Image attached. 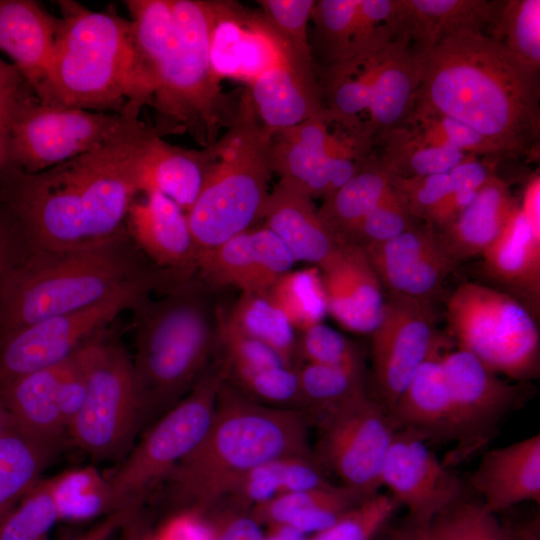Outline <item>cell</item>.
I'll list each match as a JSON object with an SVG mask.
<instances>
[{
	"instance_id": "obj_40",
	"label": "cell",
	"mask_w": 540,
	"mask_h": 540,
	"mask_svg": "<svg viewBox=\"0 0 540 540\" xmlns=\"http://www.w3.org/2000/svg\"><path fill=\"white\" fill-rule=\"evenodd\" d=\"M297 370L303 412L309 422L366 392L364 366L301 363Z\"/></svg>"
},
{
	"instance_id": "obj_62",
	"label": "cell",
	"mask_w": 540,
	"mask_h": 540,
	"mask_svg": "<svg viewBox=\"0 0 540 540\" xmlns=\"http://www.w3.org/2000/svg\"><path fill=\"white\" fill-rule=\"evenodd\" d=\"M265 540H308L305 534L288 526L269 527Z\"/></svg>"
},
{
	"instance_id": "obj_47",
	"label": "cell",
	"mask_w": 540,
	"mask_h": 540,
	"mask_svg": "<svg viewBox=\"0 0 540 540\" xmlns=\"http://www.w3.org/2000/svg\"><path fill=\"white\" fill-rule=\"evenodd\" d=\"M58 521L50 479L39 480L0 520V540H47Z\"/></svg>"
},
{
	"instance_id": "obj_53",
	"label": "cell",
	"mask_w": 540,
	"mask_h": 540,
	"mask_svg": "<svg viewBox=\"0 0 540 540\" xmlns=\"http://www.w3.org/2000/svg\"><path fill=\"white\" fill-rule=\"evenodd\" d=\"M390 177L391 184L406 199L412 216L424 222L454 191L450 171L414 178Z\"/></svg>"
},
{
	"instance_id": "obj_32",
	"label": "cell",
	"mask_w": 540,
	"mask_h": 540,
	"mask_svg": "<svg viewBox=\"0 0 540 540\" xmlns=\"http://www.w3.org/2000/svg\"><path fill=\"white\" fill-rule=\"evenodd\" d=\"M155 135L142 158L140 192H159L187 212L199 196L212 165L211 146L201 150L171 145Z\"/></svg>"
},
{
	"instance_id": "obj_28",
	"label": "cell",
	"mask_w": 540,
	"mask_h": 540,
	"mask_svg": "<svg viewBox=\"0 0 540 540\" xmlns=\"http://www.w3.org/2000/svg\"><path fill=\"white\" fill-rule=\"evenodd\" d=\"M260 220L262 226L286 245L297 262L320 267L338 246L321 221L313 199L283 181L269 192Z\"/></svg>"
},
{
	"instance_id": "obj_7",
	"label": "cell",
	"mask_w": 540,
	"mask_h": 540,
	"mask_svg": "<svg viewBox=\"0 0 540 540\" xmlns=\"http://www.w3.org/2000/svg\"><path fill=\"white\" fill-rule=\"evenodd\" d=\"M271 139L272 132L244 92L234 120L211 145L208 177L186 212L198 251L216 247L260 220L273 173Z\"/></svg>"
},
{
	"instance_id": "obj_50",
	"label": "cell",
	"mask_w": 540,
	"mask_h": 540,
	"mask_svg": "<svg viewBox=\"0 0 540 540\" xmlns=\"http://www.w3.org/2000/svg\"><path fill=\"white\" fill-rule=\"evenodd\" d=\"M398 506L391 495L377 493L308 540H373L389 524Z\"/></svg>"
},
{
	"instance_id": "obj_13",
	"label": "cell",
	"mask_w": 540,
	"mask_h": 540,
	"mask_svg": "<svg viewBox=\"0 0 540 540\" xmlns=\"http://www.w3.org/2000/svg\"><path fill=\"white\" fill-rule=\"evenodd\" d=\"M172 282L158 271L123 285L89 307L43 319L6 335L0 339V387L67 360L122 311L133 309L153 289L168 290Z\"/></svg>"
},
{
	"instance_id": "obj_9",
	"label": "cell",
	"mask_w": 540,
	"mask_h": 540,
	"mask_svg": "<svg viewBox=\"0 0 540 540\" xmlns=\"http://www.w3.org/2000/svg\"><path fill=\"white\" fill-rule=\"evenodd\" d=\"M458 347L498 375L529 382L539 374L540 338L536 318L512 295L482 284H461L446 307Z\"/></svg>"
},
{
	"instance_id": "obj_14",
	"label": "cell",
	"mask_w": 540,
	"mask_h": 540,
	"mask_svg": "<svg viewBox=\"0 0 540 540\" xmlns=\"http://www.w3.org/2000/svg\"><path fill=\"white\" fill-rule=\"evenodd\" d=\"M373 140L324 108L304 122L272 133L273 173L312 199L322 200L352 178L372 155Z\"/></svg>"
},
{
	"instance_id": "obj_16",
	"label": "cell",
	"mask_w": 540,
	"mask_h": 540,
	"mask_svg": "<svg viewBox=\"0 0 540 540\" xmlns=\"http://www.w3.org/2000/svg\"><path fill=\"white\" fill-rule=\"evenodd\" d=\"M454 422L455 448L443 461L450 467L470 458L495 436L501 421L531 397L528 382L510 383L458 347L442 353Z\"/></svg>"
},
{
	"instance_id": "obj_30",
	"label": "cell",
	"mask_w": 540,
	"mask_h": 540,
	"mask_svg": "<svg viewBox=\"0 0 540 540\" xmlns=\"http://www.w3.org/2000/svg\"><path fill=\"white\" fill-rule=\"evenodd\" d=\"M401 37L415 51L433 46L442 38L494 27L503 1L487 0H400Z\"/></svg>"
},
{
	"instance_id": "obj_20",
	"label": "cell",
	"mask_w": 540,
	"mask_h": 540,
	"mask_svg": "<svg viewBox=\"0 0 540 540\" xmlns=\"http://www.w3.org/2000/svg\"><path fill=\"white\" fill-rule=\"evenodd\" d=\"M363 250L382 287L426 302L458 263L438 230L426 222Z\"/></svg>"
},
{
	"instance_id": "obj_44",
	"label": "cell",
	"mask_w": 540,
	"mask_h": 540,
	"mask_svg": "<svg viewBox=\"0 0 540 540\" xmlns=\"http://www.w3.org/2000/svg\"><path fill=\"white\" fill-rule=\"evenodd\" d=\"M269 292L298 332L322 323L328 313L322 276L317 266L285 273Z\"/></svg>"
},
{
	"instance_id": "obj_45",
	"label": "cell",
	"mask_w": 540,
	"mask_h": 540,
	"mask_svg": "<svg viewBox=\"0 0 540 540\" xmlns=\"http://www.w3.org/2000/svg\"><path fill=\"white\" fill-rule=\"evenodd\" d=\"M426 540H510V536L482 501L462 494L432 519Z\"/></svg>"
},
{
	"instance_id": "obj_63",
	"label": "cell",
	"mask_w": 540,
	"mask_h": 540,
	"mask_svg": "<svg viewBox=\"0 0 540 540\" xmlns=\"http://www.w3.org/2000/svg\"><path fill=\"white\" fill-rule=\"evenodd\" d=\"M373 540H389V524Z\"/></svg>"
},
{
	"instance_id": "obj_10",
	"label": "cell",
	"mask_w": 540,
	"mask_h": 540,
	"mask_svg": "<svg viewBox=\"0 0 540 540\" xmlns=\"http://www.w3.org/2000/svg\"><path fill=\"white\" fill-rule=\"evenodd\" d=\"M225 380V365L218 354L191 391L134 444L110 479L117 511L141 507L148 489L164 480L201 442Z\"/></svg>"
},
{
	"instance_id": "obj_49",
	"label": "cell",
	"mask_w": 540,
	"mask_h": 540,
	"mask_svg": "<svg viewBox=\"0 0 540 540\" xmlns=\"http://www.w3.org/2000/svg\"><path fill=\"white\" fill-rule=\"evenodd\" d=\"M402 124L426 145L449 147L471 156H495L488 142L471 128L440 114L412 112Z\"/></svg>"
},
{
	"instance_id": "obj_37",
	"label": "cell",
	"mask_w": 540,
	"mask_h": 540,
	"mask_svg": "<svg viewBox=\"0 0 540 540\" xmlns=\"http://www.w3.org/2000/svg\"><path fill=\"white\" fill-rule=\"evenodd\" d=\"M224 317L239 332L275 351L287 365H300L296 330L269 289L241 292Z\"/></svg>"
},
{
	"instance_id": "obj_27",
	"label": "cell",
	"mask_w": 540,
	"mask_h": 540,
	"mask_svg": "<svg viewBox=\"0 0 540 540\" xmlns=\"http://www.w3.org/2000/svg\"><path fill=\"white\" fill-rule=\"evenodd\" d=\"M60 18L32 0H0V50L35 93L56 45Z\"/></svg>"
},
{
	"instance_id": "obj_12",
	"label": "cell",
	"mask_w": 540,
	"mask_h": 540,
	"mask_svg": "<svg viewBox=\"0 0 540 540\" xmlns=\"http://www.w3.org/2000/svg\"><path fill=\"white\" fill-rule=\"evenodd\" d=\"M141 108L125 113L47 105L32 90L18 103L9 135V164L37 173L87 153L138 121Z\"/></svg>"
},
{
	"instance_id": "obj_43",
	"label": "cell",
	"mask_w": 540,
	"mask_h": 540,
	"mask_svg": "<svg viewBox=\"0 0 540 540\" xmlns=\"http://www.w3.org/2000/svg\"><path fill=\"white\" fill-rule=\"evenodd\" d=\"M136 48L153 73L158 71L176 40V25L170 0H127Z\"/></svg>"
},
{
	"instance_id": "obj_38",
	"label": "cell",
	"mask_w": 540,
	"mask_h": 540,
	"mask_svg": "<svg viewBox=\"0 0 540 540\" xmlns=\"http://www.w3.org/2000/svg\"><path fill=\"white\" fill-rule=\"evenodd\" d=\"M377 143L381 145V154L375 157L389 175L399 178L446 173L471 156L449 147L426 145L405 124Z\"/></svg>"
},
{
	"instance_id": "obj_61",
	"label": "cell",
	"mask_w": 540,
	"mask_h": 540,
	"mask_svg": "<svg viewBox=\"0 0 540 540\" xmlns=\"http://www.w3.org/2000/svg\"><path fill=\"white\" fill-rule=\"evenodd\" d=\"M508 532L510 540H540L539 519L518 524Z\"/></svg>"
},
{
	"instance_id": "obj_51",
	"label": "cell",
	"mask_w": 540,
	"mask_h": 540,
	"mask_svg": "<svg viewBox=\"0 0 540 540\" xmlns=\"http://www.w3.org/2000/svg\"><path fill=\"white\" fill-rule=\"evenodd\" d=\"M261 12L301 60L315 63L309 42V23L315 0H259Z\"/></svg>"
},
{
	"instance_id": "obj_6",
	"label": "cell",
	"mask_w": 540,
	"mask_h": 540,
	"mask_svg": "<svg viewBox=\"0 0 540 540\" xmlns=\"http://www.w3.org/2000/svg\"><path fill=\"white\" fill-rule=\"evenodd\" d=\"M149 269L128 233L68 251L27 245L0 285V339L43 319L89 307Z\"/></svg>"
},
{
	"instance_id": "obj_31",
	"label": "cell",
	"mask_w": 540,
	"mask_h": 540,
	"mask_svg": "<svg viewBox=\"0 0 540 540\" xmlns=\"http://www.w3.org/2000/svg\"><path fill=\"white\" fill-rule=\"evenodd\" d=\"M67 360L0 387V405L5 415L33 436L58 446L67 436L58 405V388Z\"/></svg>"
},
{
	"instance_id": "obj_55",
	"label": "cell",
	"mask_w": 540,
	"mask_h": 540,
	"mask_svg": "<svg viewBox=\"0 0 540 540\" xmlns=\"http://www.w3.org/2000/svg\"><path fill=\"white\" fill-rule=\"evenodd\" d=\"M26 248V241L16 220L0 204V285Z\"/></svg>"
},
{
	"instance_id": "obj_41",
	"label": "cell",
	"mask_w": 540,
	"mask_h": 540,
	"mask_svg": "<svg viewBox=\"0 0 540 540\" xmlns=\"http://www.w3.org/2000/svg\"><path fill=\"white\" fill-rule=\"evenodd\" d=\"M359 0L315 1L310 22L309 42L313 60L320 66L350 58Z\"/></svg>"
},
{
	"instance_id": "obj_8",
	"label": "cell",
	"mask_w": 540,
	"mask_h": 540,
	"mask_svg": "<svg viewBox=\"0 0 540 540\" xmlns=\"http://www.w3.org/2000/svg\"><path fill=\"white\" fill-rule=\"evenodd\" d=\"M176 40L157 74L151 106L163 133H189L206 148L235 118L234 103L210 61L211 1L170 0Z\"/></svg>"
},
{
	"instance_id": "obj_1",
	"label": "cell",
	"mask_w": 540,
	"mask_h": 540,
	"mask_svg": "<svg viewBox=\"0 0 540 540\" xmlns=\"http://www.w3.org/2000/svg\"><path fill=\"white\" fill-rule=\"evenodd\" d=\"M162 132L138 121L111 141L47 170H0V204L26 244L50 251L91 247L127 234L142 158Z\"/></svg>"
},
{
	"instance_id": "obj_4",
	"label": "cell",
	"mask_w": 540,
	"mask_h": 540,
	"mask_svg": "<svg viewBox=\"0 0 540 540\" xmlns=\"http://www.w3.org/2000/svg\"><path fill=\"white\" fill-rule=\"evenodd\" d=\"M59 6L53 56L34 93L39 101L111 113L150 105L157 82L136 48L131 21L72 1Z\"/></svg>"
},
{
	"instance_id": "obj_22",
	"label": "cell",
	"mask_w": 540,
	"mask_h": 540,
	"mask_svg": "<svg viewBox=\"0 0 540 540\" xmlns=\"http://www.w3.org/2000/svg\"><path fill=\"white\" fill-rule=\"evenodd\" d=\"M126 231L136 247L176 283L198 273V248L187 213L173 200L156 192L133 201L126 217Z\"/></svg>"
},
{
	"instance_id": "obj_60",
	"label": "cell",
	"mask_w": 540,
	"mask_h": 540,
	"mask_svg": "<svg viewBox=\"0 0 540 540\" xmlns=\"http://www.w3.org/2000/svg\"><path fill=\"white\" fill-rule=\"evenodd\" d=\"M426 528L407 519L397 527L389 526V540H426Z\"/></svg>"
},
{
	"instance_id": "obj_24",
	"label": "cell",
	"mask_w": 540,
	"mask_h": 540,
	"mask_svg": "<svg viewBox=\"0 0 540 540\" xmlns=\"http://www.w3.org/2000/svg\"><path fill=\"white\" fill-rule=\"evenodd\" d=\"M247 92L258 118L272 133L324 109L315 63L294 54L253 81Z\"/></svg>"
},
{
	"instance_id": "obj_17",
	"label": "cell",
	"mask_w": 540,
	"mask_h": 540,
	"mask_svg": "<svg viewBox=\"0 0 540 540\" xmlns=\"http://www.w3.org/2000/svg\"><path fill=\"white\" fill-rule=\"evenodd\" d=\"M371 336L377 400L390 412L417 369L443 341L435 333L428 302L389 291Z\"/></svg>"
},
{
	"instance_id": "obj_15",
	"label": "cell",
	"mask_w": 540,
	"mask_h": 540,
	"mask_svg": "<svg viewBox=\"0 0 540 540\" xmlns=\"http://www.w3.org/2000/svg\"><path fill=\"white\" fill-rule=\"evenodd\" d=\"M317 460L342 485L372 496L378 493L382 465L396 429L387 409L367 392L314 420Z\"/></svg>"
},
{
	"instance_id": "obj_5",
	"label": "cell",
	"mask_w": 540,
	"mask_h": 540,
	"mask_svg": "<svg viewBox=\"0 0 540 540\" xmlns=\"http://www.w3.org/2000/svg\"><path fill=\"white\" fill-rule=\"evenodd\" d=\"M215 290L197 274L133 308L132 363L144 426L186 396L216 357L223 309Z\"/></svg>"
},
{
	"instance_id": "obj_26",
	"label": "cell",
	"mask_w": 540,
	"mask_h": 540,
	"mask_svg": "<svg viewBox=\"0 0 540 540\" xmlns=\"http://www.w3.org/2000/svg\"><path fill=\"white\" fill-rule=\"evenodd\" d=\"M487 274L510 290L536 318L540 301V224L518 205L497 239L483 252Z\"/></svg>"
},
{
	"instance_id": "obj_34",
	"label": "cell",
	"mask_w": 540,
	"mask_h": 540,
	"mask_svg": "<svg viewBox=\"0 0 540 540\" xmlns=\"http://www.w3.org/2000/svg\"><path fill=\"white\" fill-rule=\"evenodd\" d=\"M370 497L344 485L332 484L279 495L254 506L250 513L260 525L288 526L305 535L316 534Z\"/></svg>"
},
{
	"instance_id": "obj_39",
	"label": "cell",
	"mask_w": 540,
	"mask_h": 540,
	"mask_svg": "<svg viewBox=\"0 0 540 540\" xmlns=\"http://www.w3.org/2000/svg\"><path fill=\"white\" fill-rule=\"evenodd\" d=\"M49 479L59 521L82 522L117 512L110 480L94 466L67 470Z\"/></svg>"
},
{
	"instance_id": "obj_48",
	"label": "cell",
	"mask_w": 540,
	"mask_h": 540,
	"mask_svg": "<svg viewBox=\"0 0 540 540\" xmlns=\"http://www.w3.org/2000/svg\"><path fill=\"white\" fill-rule=\"evenodd\" d=\"M416 223L406 199L392 185L382 201L340 242L366 248L388 241Z\"/></svg>"
},
{
	"instance_id": "obj_19",
	"label": "cell",
	"mask_w": 540,
	"mask_h": 540,
	"mask_svg": "<svg viewBox=\"0 0 540 540\" xmlns=\"http://www.w3.org/2000/svg\"><path fill=\"white\" fill-rule=\"evenodd\" d=\"M425 442L412 430H397L381 470L382 486L407 508V519L421 527L463 494L460 480Z\"/></svg>"
},
{
	"instance_id": "obj_3",
	"label": "cell",
	"mask_w": 540,
	"mask_h": 540,
	"mask_svg": "<svg viewBox=\"0 0 540 540\" xmlns=\"http://www.w3.org/2000/svg\"><path fill=\"white\" fill-rule=\"evenodd\" d=\"M304 412L255 402L226 380L210 426L195 449L164 479L179 510L206 513L253 468L276 458L311 455Z\"/></svg>"
},
{
	"instance_id": "obj_25",
	"label": "cell",
	"mask_w": 540,
	"mask_h": 540,
	"mask_svg": "<svg viewBox=\"0 0 540 540\" xmlns=\"http://www.w3.org/2000/svg\"><path fill=\"white\" fill-rule=\"evenodd\" d=\"M469 481L494 514L524 501L539 504V434L486 452Z\"/></svg>"
},
{
	"instance_id": "obj_36",
	"label": "cell",
	"mask_w": 540,
	"mask_h": 540,
	"mask_svg": "<svg viewBox=\"0 0 540 540\" xmlns=\"http://www.w3.org/2000/svg\"><path fill=\"white\" fill-rule=\"evenodd\" d=\"M391 177L373 155L334 193L322 200L318 215L338 242L343 240L391 190Z\"/></svg>"
},
{
	"instance_id": "obj_56",
	"label": "cell",
	"mask_w": 540,
	"mask_h": 540,
	"mask_svg": "<svg viewBox=\"0 0 540 540\" xmlns=\"http://www.w3.org/2000/svg\"><path fill=\"white\" fill-rule=\"evenodd\" d=\"M30 90L32 89L25 83L0 97V170L9 164V135L16 107Z\"/></svg>"
},
{
	"instance_id": "obj_21",
	"label": "cell",
	"mask_w": 540,
	"mask_h": 540,
	"mask_svg": "<svg viewBox=\"0 0 540 540\" xmlns=\"http://www.w3.org/2000/svg\"><path fill=\"white\" fill-rule=\"evenodd\" d=\"M296 259L268 228H249L220 245L198 251V275L215 289L235 287L241 292L266 291Z\"/></svg>"
},
{
	"instance_id": "obj_42",
	"label": "cell",
	"mask_w": 540,
	"mask_h": 540,
	"mask_svg": "<svg viewBox=\"0 0 540 540\" xmlns=\"http://www.w3.org/2000/svg\"><path fill=\"white\" fill-rule=\"evenodd\" d=\"M507 53L527 70L540 71V1H503L491 30Z\"/></svg>"
},
{
	"instance_id": "obj_29",
	"label": "cell",
	"mask_w": 540,
	"mask_h": 540,
	"mask_svg": "<svg viewBox=\"0 0 540 540\" xmlns=\"http://www.w3.org/2000/svg\"><path fill=\"white\" fill-rule=\"evenodd\" d=\"M444 343L420 365L389 412L397 430L409 429L425 441L454 442L449 389L442 365Z\"/></svg>"
},
{
	"instance_id": "obj_18",
	"label": "cell",
	"mask_w": 540,
	"mask_h": 540,
	"mask_svg": "<svg viewBox=\"0 0 540 540\" xmlns=\"http://www.w3.org/2000/svg\"><path fill=\"white\" fill-rule=\"evenodd\" d=\"M211 8L210 61L222 81L249 86L294 54L261 11L224 0H212Z\"/></svg>"
},
{
	"instance_id": "obj_35",
	"label": "cell",
	"mask_w": 540,
	"mask_h": 540,
	"mask_svg": "<svg viewBox=\"0 0 540 540\" xmlns=\"http://www.w3.org/2000/svg\"><path fill=\"white\" fill-rule=\"evenodd\" d=\"M59 448L4 416L0 423V520L41 480Z\"/></svg>"
},
{
	"instance_id": "obj_58",
	"label": "cell",
	"mask_w": 540,
	"mask_h": 540,
	"mask_svg": "<svg viewBox=\"0 0 540 540\" xmlns=\"http://www.w3.org/2000/svg\"><path fill=\"white\" fill-rule=\"evenodd\" d=\"M119 540H151L148 520L141 508L134 510L119 530Z\"/></svg>"
},
{
	"instance_id": "obj_33",
	"label": "cell",
	"mask_w": 540,
	"mask_h": 540,
	"mask_svg": "<svg viewBox=\"0 0 540 540\" xmlns=\"http://www.w3.org/2000/svg\"><path fill=\"white\" fill-rule=\"evenodd\" d=\"M518 205L507 184L494 174L473 201L438 232L457 262L482 255L502 233Z\"/></svg>"
},
{
	"instance_id": "obj_59",
	"label": "cell",
	"mask_w": 540,
	"mask_h": 540,
	"mask_svg": "<svg viewBox=\"0 0 540 540\" xmlns=\"http://www.w3.org/2000/svg\"><path fill=\"white\" fill-rule=\"evenodd\" d=\"M25 83L16 67L0 58V97Z\"/></svg>"
},
{
	"instance_id": "obj_11",
	"label": "cell",
	"mask_w": 540,
	"mask_h": 540,
	"mask_svg": "<svg viewBox=\"0 0 540 540\" xmlns=\"http://www.w3.org/2000/svg\"><path fill=\"white\" fill-rule=\"evenodd\" d=\"M143 426L132 358L101 333L90 360L86 395L67 436L95 461L121 462Z\"/></svg>"
},
{
	"instance_id": "obj_2",
	"label": "cell",
	"mask_w": 540,
	"mask_h": 540,
	"mask_svg": "<svg viewBox=\"0 0 540 540\" xmlns=\"http://www.w3.org/2000/svg\"><path fill=\"white\" fill-rule=\"evenodd\" d=\"M421 80L413 112L471 128L495 156H530L540 136L539 73L516 62L490 35L463 31L417 51Z\"/></svg>"
},
{
	"instance_id": "obj_52",
	"label": "cell",
	"mask_w": 540,
	"mask_h": 540,
	"mask_svg": "<svg viewBox=\"0 0 540 540\" xmlns=\"http://www.w3.org/2000/svg\"><path fill=\"white\" fill-rule=\"evenodd\" d=\"M299 362L327 366H364L357 346L335 329L319 323L297 334Z\"/></svg>"
},
{
	"instance_id": "obj_54",
	"label": "cell",
	"mask_w": 540,
	"mask_h": 540,
	"mask_svg": "<svg viewBox=\"0 0 540 540\" xmlns=\"http://www.w3.org/2000/svg\"><path fill=\"white\" fill-rule=\"evenodd\" d=\"M211 527V540H265V533L250 510L221 501L205 513Z\"/></svg>"
},
{
	"instance_id": "obj_57",
	"label": "cell",
	"mask_w": 540,
	"mask_h": 540,
	"mask_svg": "<svg viewBox=\"0 0 540 540\" xmlns=\"http://www.w3.org/2000/svg\"><path fill=\"white\" fill-rule=\"evenodd\" d=\"M135 509L137 508L114 512L104 517L98 524L85 533L70 540H109L113 534L119 532L128 516Z\"/></svg>"
},
{
	"instance_id": "obj_23",
	"label": "cell",
	"mask_w": 540,
	"mask_h": 540,
	"mask_svg": "<svg viewBox=\"0 0 540 540\" xmlns=\"http://www.w3.org/2000/svg\"><path fill=\"white\" fill-rule=\"evenodd\" d=\"M328 313L345 329L371 334L385 307L382 285L363 248L338 242L320 267Z\"/></svg>"
},
{
	"instance_id": "obj_46",
	"label": "cell",
	"mask_w": 540,
	"mask_h": 540,
	"mask_svg": "<svg viewBox=\"0 0 540 540\" xmlns=\"http://www.w3.org/2000/svg\"><path fill=\"white\" fill-rule=\"evenodd\" d=\"M225 369L226 381L249 399L303 412L297 367L283 364L257 369Z\"/></svg>"
}]
</instances>
